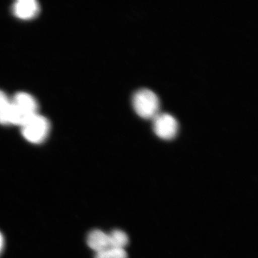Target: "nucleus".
I'll list each match as a JSON object with an SVG mask.
<instances>
[{"instance_id": "f257e3e1", "label": "nucleus", "mask_w": 258, "mask_h": 258, "mask_svg": "<svg viewBox=\"0 0 258 258\" xmlns=\"http://www.w3.org/2000/svg\"><path fill=\"white\" fill-rule=\"evenodd\" d=\"M38 104L34 96L26 92H19L11 100L9 112V124L23 125L38 114Z\"/></svg>"}, {"instance_id": "f03ea898", "label": "nucleus", "mask_w": 258, "mask_h": 258, "mask_svg": "<svg viewBox=\"0 0 258 258\" xmlns=\"http://www.w3.org/2000/svg\"><path fill=\"white\" fill-rule=\"evenodd\" d=\"M132 105L137 114L145 119L153 120L159 113V97L150 89L144 88L137 90L132 98Z\"/></svg>"}, {"instance_id": "7ed1b4c3", "label": "nucleus", "mask_w": 258, "mask_h": 258, "mask_svg": "<svg viewBox=\"0 0 258 258\" xmlns=\"http://www.w3.org/2000/svg\"><path fill=\"white\" fill-rule=\"evenodd\" d=\"M50 131L49 121L38 113L21 126L22 134L24 138L34 144L43 143L47 138Z\"/></svg>"}, {"instance_id": "20e7f679", "label": "nucleus", "mask_w": 258, "mask_h": 258, "mask_svg": "<svg viewBox=\"0 0 258 258\" xmlns=\"http://www.w3.org/2000/svg\"><path fill=\"white\" fill-rule=\"evenodd\" d=\"M153 131L162 140L169 141L176 137L179 124L176 119L168 113H159L153 119Z\"/></svg>"}, {"instance_id": "39448f33", "label": "nucleus", "mask_w": 258, "mask_h": 258, "mask_svg": "<svg viewBox=\"0 0 258 258\" xmlns=\"http://www.w3.org/2000/svg\"><path fill=\"white\" fill-rule=\"evenodd\" d=\"M40 5L35 0H18L13 6L14 15L19 19L29 20L39 14Z\"/></svg>"}, {"instance_id": "423d86ee", "label": "nucleus", "mask_w": 258, "mask_h": 258, "mask_svg": "<svg viewBox=\"0 0 258 258\" xmlns=\"http://www.w3.org/2000/svg\"><path fill=\"white\" fill-rule=\"evenodd\" d=\"M87 243L96 253L111 247L108 234L101 230L90 231L87 237Z\"/></svg>"}, {"instance_id": "0eeeda50", "label": "nucleus", "mask_w": 258, "mask_h": 258, "mask_svg": "<svg viewBox=\"0 0 258 258\" xmlns=\"http://www.w3.org/2000/svg\"><path fill=\"white\" fill-rule=\"evenodd\" d=\"M108 235L111 247L124 249L129 243L127 234L121 230H113Z\"/></svg>"}, {"instance_id": "6e6552de", "label": "nucleus", "mask_w": 258, "mask_h": 258, "mask_svg": "<svg viewBox=\"0 0 258 258\" xmlns=\"http://www.w3.org/2000/svg\"><path fill=\"white\" fill-rule=\"evenodd\" d=\"M11 104V100L0 90V124H9L8 115Z\"/></svg>"}, {"instance_id": "1a4fd4ad", "label": "nucleus", "mask_w": 258, "mask_h": 258, "mask_svg": "<svg viewBox=\"0 0 258 258\" xmlns=\"http://www.w3.org/2000/svg\"><path fill=\"white\" fill-rule=\"evenodd\" d=\"M94 258H128V255L124 249L110 247L96 253Z\"/></svg>"}, {"instance_id": "9d476101", "label": "nucleus", "mask_w": 258, "mask_h": 258, "mask_svg": "<svg viewBox=\"0 0 258 258\" xmlns=\"http://www.w3.org/2000/svg\"><path fill=\"white\" fill-rule=\"evenodd\" d=\"M5 245V237L1 232H0V254L2 253L3 250H4Z\"/></svg>"}]
</instances>
